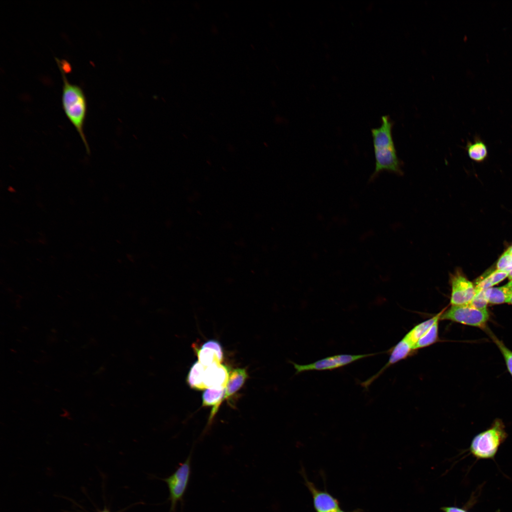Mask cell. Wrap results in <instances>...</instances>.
<instances>
[{
	"instance_id": "cell-1",
	"label": "cell",
	"mask_w": 512,
	"mask_h": 512,
	"mask_svg": "<svg viewBox=\"0 0 512 512\" xmlns=\"http://www.w3.org/2000/svg\"><path fill=\"white\" fill-rule=\"evenodd\" d=\"M149 170V169H147ZM158 211L155 264L172 302L187 318L214 369L217 382L226 381L219 351L210 329V316L219 284V255L206 221L192 211L174 207L164 179L149 170Z\"/></svg>"
}]
</instances>
